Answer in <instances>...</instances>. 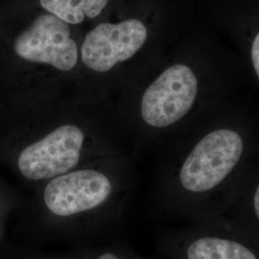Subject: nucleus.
I'll list each match as a JSON object with an SVG mask.
<instances>
[{"label":"nucleus","instance_id":"2","mask_svg":"<svg viewBox=\"0 0 259 259\" xmlns=\"http://www.w3.org/2000/svg\"><path fill=\"white\" fill-rule=\"evenodd\" d=\"M244 141L232 129H218L204 136L185 158L180 182L187 191L212 190L231 174L243 155Z\"/></svg>","mask_w":259,"mask_h":259},{"label":"nucleus","instance_id":"7","mask_svg":"<svg viewBox=\"0 0 259 259\" xmlns=\"http://www.w3.org/2000/svg\"><path fill=\"white\" fill-rule=\"evenodd\" d=\"M110 3L111 0H38L40 9L72 27L98 19Z\"/></svg>","mask_w":259,"mask_h":259},{"label":"nucleus","instance_id":"8","mask_svg":"<svg viewBox=\"0 0 259 259\" xmlns=\"http://www.w3.org/2000/svg\"><path fill=\"white\" fill-rule=\"evenodd\" d=\"M187 259H257L252 251L235 241L204 237L188 247Z\"/></svg>","mask_w":259,"mask_h":259},{"label":"nucleus","instance_id":"5","mask_svg":"<svg viewBox=\"0 0 259 259\" xmlns=\"http://www.w3.org/2000/svg\"><path fill=\"white\" fill-rule=\"evenodd\" d=\"M83 139L79 127L72 124L60 126L20 153V173L31 181L64 175L78 164Z\"/></svg>","mask_w":259,"mask_h":259},{"label":"nucleus","instance_id":"1","mask_svg":"<svg viewBox=\"0 0 259 259\" xmlns=\"http://www.w3.org/2000/svg\"><path fill=\"white\" fill-rule=\"evenodd\" d=\"M80 46L72 26L41 10L15 37L13 48L27 63L69 72L81 62Z\"/></svg>","mask_w":259,"mask_h":259},{"label":"nucleus","instance_id":"3","mask_svg":"<svg viewBox=\"0 0 259 259\" xmlns=\"http://www.w3.org/2000/svg\"><path fill=\"white\" fill-rule=\"evenodd\" d=\"M148 38L146 23L137 17L103 20L82 38L81 63L94 72H109L139 53Z\"/></svg>","mask_w":259,"mask_h":259},{"label":"nucleus","instance_id":"6","mask_svg":"<svg viewBox=\"0 0 259 259\" xmlns=\"http://www.w3.org/2000/svg\"><path fill=\"white\" fill-rule=\"evenodd\" d=\"M111 192L110 180L96 170H79L56 177L47 185L44 200L58 216H70L103 204Z\"/></svg>","mask_w":259,"mask_h":259},{"label":"nucleus","instance_id":"10","mask_svg":"<svg viewBox=\"0 0 259 259\" xmlns=\"http://www.w3.org/2000/svg\"><path fill=\"white\" fill-rule=\"evenodd\" d=\"M253 208H254V212H255L256 217L259 219V185L256 188L255 194L253 197Z\"/></svg>","mask_w":259,"mask_h":259},{"label":"nucleus","instance_id":"9","mask_svg":"<svg viewBox=\"0 0 259 259\" xmlns=\"http://www.w3.org/2000/svg\"><path fill=\"white\" fill-rule=\"evenodd\" d=\"M250 60L259 80V31L253 37L250 47Z\"/></svg>","mask_w":259,"mask_h":259},{"label":"nucleus","instance_id":"11","mask_svg":"<svg viewBox=\"0 0 259 259\" xmlns=\"http://www.w3.org/2000/svg\"><path fill=\"white\" fill-rule=\"evenodd\" d=\"M98 259H119L116 255L112 254V253H105L102 254Z\"/></svg>","mask_w":259,"mask_h":259},{"label":"nucleus","instance_id":"4","mask_svg":"<svg viewBox=\"0 0 259 259\" xmlns=\"http://www.w3.org/2000/svg\"><path fill=\"white\" fill-rule=\"evenodd\" d=\"M198 90L197 75L189 65L178 63L168 66L142 95V119L154 128L176 124L192 109Z\"/></svg>","mask_w":259,"mask_h":259}]
</instances>
